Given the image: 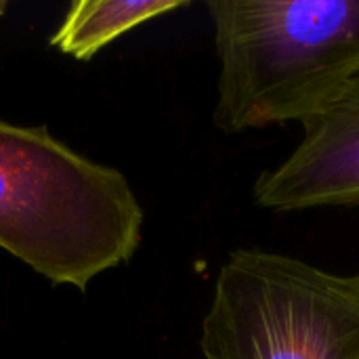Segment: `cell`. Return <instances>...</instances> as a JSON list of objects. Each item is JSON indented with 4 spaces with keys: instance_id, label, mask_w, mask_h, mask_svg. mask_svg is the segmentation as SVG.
I'll return each mask as SVG.
<instances>
[{
    "instance_id": "obj_1",
    "label": "cell",
    "mask_w": 359,
    "mask_h": 359,
    "mask_svg": "<svg viewBox=\"0 0 359 359\" xmlns=\"http://www.w3.org/2000/svg\"><path fill=\"white\" fill-rule=\"evenodd\" d=\"M143 208L128 179L46 126L0 118V248L55 286L80 292L135 257Z\"/></svg>"
},
{
    "instance_id": "obj_7",
    "label": "cell",
    "mask_w": 359,
    "mask_h": 359,
    "mask_svg": "<svg viewBox=\"0 0 359 359\" xmlns=\"http://www.w3.org/2000/svg\"><path fill=\"white\" fill-rule=\"evenodd\" d=\"M355 276H358V278H359V271H358V273H355Z\"/></svg>"
},
{
    "instance_id": "obj_4",
    "label": "cell",
    "mask_w": 359,
    "mask_h": 359,
    "mask_svg": "<svg viewBox=\"0 0 359 359\" xmlns=\"http://www.w3.org/2000/svg\"><path fill=\"white\" fill-rule=\"evenodd\" d=\"M252 196L273 212L359 206V76L303 124L299 145L257 179Z\"/></svg>"
},
{
    "instance_id": "obj_5",
    "label": "cell",
    "mask_w": 359,
    "mask_h": 359,
    "mask_svg": "<svg viewBox=\"0 0 359 359\" xmlns=\"http://www.w3.org/2000/svg\"><path fill=\"white\" fill-rule=\"evenodd\" d=\"M181 6H187V0H78L50 44L74 59L88 61L122 34Z\"/></svg>"
},
{
    "instance_id": "obj_3",
    "label": "cell",
    "mask_w": 359,
    "mask_h": 359,
    "mask_svg": "<svg viewBox=\"0 0 359 359\" xmlns=\"http://www.w3.org/2000/svg\"><path fill=\"white\" fill-rule=\"evenodd\" d=\"M200 347L204 359H359V278L284 252L233 250Z\"/></svg>"
},
{
    "instance_id": "obj_6",
    "label": "cell",
    "mask_w": 359,
    "mask_h": 359,
    "mask_svg": "<svg viewBox=\"0 0 359 359\" xmlns=\"http://www.w3.org/2000/svg\"><path fill=\"white\" fill-rule=\"evenodd\" d=\"M6 8H8V2L6 0H0V17L6 13Z\"/></svg>"
},
{
    "instance_id": "obj_2",
    "label": "cell",
    "mask_w": 359,
    "mask_h": 359,
    "mask_svg": "<svg viewBox=\"0 0 359 359\" xmlns=\"http://www.w3.org/2000/svg\"><path fill=\"white\" fill-rule=\"evenodd\" d=\"M215 126L305 124L359 76V0H210Z\"/></svg>"
}]
</instances>
